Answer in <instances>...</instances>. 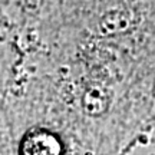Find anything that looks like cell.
I'll return each mask as SVG.
<instances>
[{"mask_svg": "<svg viewBox=\"0 0 155 155\" xmlns=\"http://www.w3.org/2000/svg\"><path fill=\"white\" fill-rule=\"evenodd\" d=\"M19 151L20 155H61L62 147L52 132L35 129L23 137Z\"/></svg>", "mask_w": 155, "mask_h": 155, "instance_id": "cell-1", "label": "cell"}]
</instances>
